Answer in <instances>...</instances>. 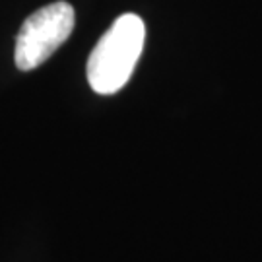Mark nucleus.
Returning <instances> with one entry per match:
<instances>
[{
    "instance_id": "obj_1",
    "label": "nucleus",
    "mask_w": 262,
    "mask_h": 262,
    "mask_svg": "<svg viewBox=\"0 0 262 262\" xmlns=\"http://www.w3.org/2000/svg\"><path fill=\"white\" fill-rule=\"evenodd\" d=\"M146 28L140 16L122 14L97 41L88 58V82L95 94L111 95L130 80L144 49Z\"/></svg>"
},
{
    "instance_id": "obj_2",
    "label": "nucleus",
    "mask_w": 262,
    "mask_h": 262,
    "mask_svg": "<svg viewBox=\"0 0 262 262\" xmlns=\"http://www.w3.org/2000/svg\"><path fill=\"white\" fill-rule=\"evenodd\" d=\"M74 26V8L62 0L33 12L16 39V66L28 72L43 64L70 37Z\"/></svg>"
}]
</instances>
